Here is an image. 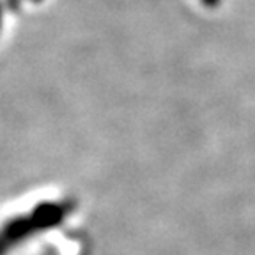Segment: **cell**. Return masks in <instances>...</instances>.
<instances>
[{
	"label": "cell",
	"instance_id": "cell-3",
	"mask_svg": "<svg viewBox=\"0 0 255 255\" xmlns=\"http://www.w3.org/2000/svg\"><path fill=\"white\" fill-rule=\"evenodd\" d=\"M0 27H2V4H0Z\"/></svg>",
	"mask_w": 255,
	"mask_h": 255
},
{
	"label": "cell",
	"instance_id": "cell-1",
	"mask_svg": "<svg viewBox=\"0 0 255 255\" xmlns=\"http://www.w3.org/2000/svg\"><path fill=\"white\" fill-rule=\"evenodd\" d=\"M220 2H222V0H200V4H202V5H206V7H209V9H213V7H218V5H220Z\"/></svg>",
	"mask_w": 255,
	"mask_h": 255
},
{
	"label": "cell",
	"instance_id": "cell-2",
	"mask_svg": "<svg viewBox=\"0 0 255 255\" xmlns=\"http://www.w3.org/2000/svg\"><path fill=\"white\" fill-rule=\"evenodd\" d=\"M21 2H23V0H7V4H9V7H11V9H16L18 5L21 4Z\"/></svg>",
	"mask_w": 255,
	"mask_h": 255
}]
</instances>
